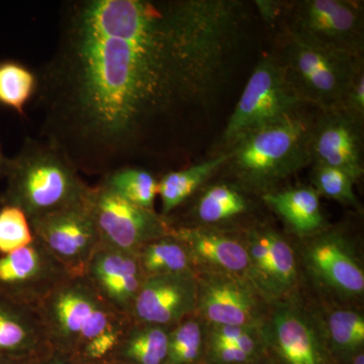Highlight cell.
I'll list each match as a JSON object with an SVG mask.
<instances>
[{"label":"cell","mask_w":364,"mask_h":364,"mask_svg":"<svg viewBox=\"0 0 364 364\" xmlns=\"http://www.w3.org/2000/svg\"><path fill=\"white\" fill-rule=\"evenodd\" d=\"M240 0H70L37 71L39 138L79 172L186 159L256 45Z\"/></svg>","instance_id":"obj_1"},{"label":"cell","mask_w":364,"mask_h":364,"mask_svg":"<svg viewBox=\"0 0 364 364\" xmlns=\"http://www.w3.org/2000/svg\"><path fill=\"white\" fill-rule=\"evenodd\" d=\"M53 350L72 364L116 363L129 316L98 296L85 277H68L38 306Z\"/></svg>","instance_id":"obj_2"},{"label":"cell","mask_w":364,"mask_h":364,"mask_svg":"<svg viewBox=\"0 0 364 364\" xmlns=\"http://www.w3.org/2000/svg\"><path fill=\"white\" fill-rule=\"evenodd\" d=\"M305 107L242 136L228 148L222 169L246 193L263 196L312 165L311 134L316 112Z\"/></svg>","instance_id":"obj_3"},{"label":"cell","mask_w":364,"mask_h":364,"mask_svg":"<svg viewBox=\"0 0 364 364\" xmlns=\"http://www.w3.org/2000/svg\"><path fill=\"white\" fill-rule=\"evenodd\" d=\"M6 179L0 205L21 208L30 221L82 203L90 188L70 160L39 136H28L11 158Z\"/></svg>","instance_id":"obj_4"},{"label":"cell","mask_w":364,"mask_h":364,"mask_svg":"<svg viewBox=\"0 0 364 364\" xmlns=\"http://www.w3.org/2000/svg\"><path fill=\"white\" fill-rule=\"evenodd\" d=\"M272 54L301 102L318 111L339 107L349 83L363 65L353 56L305 42L277 28Z\"/></svg>","instance_id":"obj_5"},{"label":"cell","mask_w":364,"mask_h":364,"mask_svg":"<svg viewBox=\"0 0 364 364\" xmlns=\"http://www.w3.org/2000/svg\"><path fill=\"white\" fill-rule=\"evenodd\" d=\"M305 42L363 56V1L296 0L287 2L277 28Z\"/></svg>","instance_id":"obj_6"},{"label":"cell","mask_w":364,"mask_h":364,"mask_svg":"<svg viewBox=\"0 0 364 364\" xmlns=\"http://www.w3.org/2000/svg\"><path fill=\"white\" fill-rule=\"evenodd\" d=\"M305 107L308 105L291 90L274 55L269 53L261 57L223 132L225 150L250 132L275 123Z\"/></svg>","instance_id":"obj_7"},{"label":"cell","mask_w":364,"mask_h":364,"mask_svg":"<svg viewBox=\"0 0 364 364\" xmlns=\"http://www.w3.org/2000/svg\"><path fill=\"white\" fill-rule=\"evenodd\" d=\"M263 332L268 358L274 364H334L320 310L299 294L270 304Z\"/></svg>","instance_id":"obj_8"},{"label":"cell","mask_w":364,"mask_h":364,"mask_svg":"<svg viewBox=\"0 0 364 364\" xmlns=\"http://www.w3.org/2000/svg\"><path fill=\"white\" fill-rule=\"evenodd\" d=\"M301 240L299 264L318 291L340 303L363 299V263L353 241L344 230L326 228Z\"/></svg>","instance_id":"obj_9"},{"label":"cell","mask_w":364,"mask_h":364,"mask_svg":"<svg viewBox=\"0 0 364 364\" xmlns=\"http://www.w3.org/2000/svg\"><path fill=\"white\" fill-rule=\"evenodd\" d=\"M102 245L138 253L148 242L172 232L169 218L127 202L97 183L86 196Z\"/></svg>","instance_id":"obj_10"},{"label":"cell","mask_w":364,"mask_h":364,"mask_svg":"<svg viewBox=\"0 0 364 364\" xmlns=\"http://www.w3.org/2000/svg\"><path fill=\"white\" fill-rule=\"evenodd\" d=\"M249 267L247 279L267 303L298 294L301 268L298 252L277 230L256 225L244 232Z\"/></svg>","instance_id":"obj_11"},{"label":"cell","mask_w":364,"mask_h":364,"mask_svg":"<svg viewBox=\"0 0 364 364\" xmlns=\"http://www.w3.org/2000/svg\"><path fill=\"white\" fill-rule=\"evenodd\" d=\"M196 313L210 325L263 326L270 304L246 277L198 270Z\"/></svg>","instance_id":"obj_12"},{"label":"cell","mask_w":364,"mask_h":364,"mask_svg":"<svg viewBox=\"0 0 364 364\" xmlns=\"http://www.w3.org/2000/svg\"><path fill=\"white\" fill-rule=\"evenodd\" d=\"M33 234L73 277H85L100 238L85 202L31 220Z\"/></svg>","instance_id":"obj_13"},{"label":"cell","mask_w":364,"mask_h":364,"mask_svg":"<svg viewBox=\"0 0 364 364\" xmlns=\"http://www.w3.org/2000/svg\"><path fill=\"white\" fill-rule=\"evenodd\" d=\"M42 242L0 256V294L38 308L40 304L70 277Z\"/></svg>","instance_id":"obj_14"},{"label":"cell","mask_w":364,"mask_h":364,"mask_svg":"<svg viewBox=\"0 0 364 364\" xmlns=\"http://www.w3.org/2000/svg\"><path fill=\"white\" fill-rule=\"evenodd\" d=\"M363 124L336 107L317 111L311 134L313 165L344 170L356 181L363 176Z\"/></svg>","instance_id":"obj_15"},{"label":"cell","mask_w":364,"mask_h":364,"mask_svg":"<svg viewBox=\"0 0 364 364\" xmlns=\"http://www.w3.org/2000/svg\"><path fill=\"white\" fill-rule=\"evenodd\" d=\"M196 273L146 277L136 294L130 318L136 322L172 328L196 311Z\"/></svg>","instance_id":"obj_16"},{"label":"cell","mask_w":364,"mask_h":364,"mask_svg":"<svg viewBox=\"0 0 364 364\" xmlns=\"http://www.w3.org/2000/svg\"><path fill=\"white\" fill-rule=\"evenodd\" d=\"M85 277L102 301L129 317L146 279L136 254L102 244L91 257Z\"/></svg>","instance_id":"obj_17"},{"label":"cell","mask_w":364,"mask_h":364,"mask_svg":"<svg viewBox=\"0 0 364 364\" xmlns=\"http://www.w3.org/2000/svg\"><path fill=\"white\" fill-rule=\"evenodd\" d=\"M172 233L186 245L196 272L214 270L247 279L249 259L243 235L208 226H174Z\"/></svg>","instance_id":"obj_18"},{"label":"cell","mask_w":364,"mask_h":364,"mask_svg":"<svg viewBox=\"0 0 364 364\" xmlns=\"http://www.w3.org/2000/svg\"><path fill=\"white\" fill-rule=\"evenodd\" d=\"M50 350L38 308L0 294V356L39 358Z\"/></svg>","instance_id":"obj_19"},{"label":"cell","mask_w":364,"mask_h":364,"mask_svg":"<svg viewBox=\"0 0 364 364\" xmlns=\"http://www.w3.org/2000/svg\"><path fill=\"white\" fill-rule=\"evenodd\" d=\"M261 198L299 238H308L328 228L320 195L313 186L277 189Z\"/></svg>","instance_id":"obj_20"},{"label":"cell","mask_w":364,"mask_h":364,"mask_svg":"<svg viewBox=\"0 0 364 364\" xmlns=\"http://www.w3.org/2000/svg\"><path fill=\"white\" fill-rule=\"evenodd\" d=\"M228 160L227 151L179 170H170L158 181V196L161 200V215L168 218L205 186V182L221 171Z\"/></svg>","instance_id":"obj_21"},{"label":"cell","mask_w":364,"mask_h":364,"mask_svg":"<svg viewBox=\"0 0 364 364\" xmlns=\"http://www.w3.org/2000/svg\"><path fill=\"white\" fill-rule=\"evenodd\" d=\"M320 310V309H318ZM328 350L334 364L364 350V315L354 306H334L320 311Z\"/></svg>","instance_id":"obj_22"},{"label":"cell","mask_w":364,"mask_h":364,"mask_svg":"<svg viewBox=\"0 0 364 364\" xmlns=\"http://www.w3.org/2000/svg\"><path fill=\"white\" fill-rule=\"evenodd\" d=\"M200 191L191 210L196 224L191 226L217 227L250 212L246 193L232 182H218Z\"/></svg>","instance_id":"obj_23"},{"label":"cell","mask_w":364,"mask_h":364,"mask_svg":"<svg viewBox=\"0 0 364 364\" xmlns=\"http://www.w3.org/2000/svg\"><path fill=\"white\" fill-rule=\"evenodd\" d=\"M170 329L132 320L117 348L116 363L166 364Z\"/></svg>","instance_id":"obj_24"},{"label":"cell","mask_w":364,"mask_h":364,"mask_svg":"<svg viewBox=\"0 0 364 364\" xmlns=\"http://www.w3.org/2000/svg\"><path fill=\"white\" fill-rule=\"evenodd\" d=\"M146 277L196 273L188 249L173 233L148 242L136 253Z\"/></svg>","instance_id":"obj_25"},{"label":"cell","mask_w":364,"mask_h":364,"mask_svg":"<svg viewBox=\"0 0 364 364\" xmlns=\"http://www.w3.org/2000/svg\"><path fill=\"white\" fill-rule=\"evenodd\" d=\"M158 181L159 179L145 167L127 166L100 177L98 183L127 202L154 210Z\"/></svg>","instance_id":"obj_26"},{"label":"cell","mask_w":364,"mask_h":364,"mask_svg":"<svg viewBox=\"0 0 364 364\" xmlns=\"http://www.w3.org/2000/svg\"><path fill=\"white\" fill-rule=\"evenodd\" d=\"M208 323L195 313L170 329L166 364H203Z\"/></svg>","instance_id":"obj_27"},{"label":"cell","mask_w":364,"mask_h":364,"mask_svg":"<svg viewBox=\"0 0 364 364\" xmlns=\"http://www.w3.org/2000/svg\"><path fill=\"white\" fill-rule=\"evenodd\" d=\"M37 90V72L14 60L0 61V105L25 117Z\"/></svg>","instance_id":"obj_28"},{"label":"cell","mask_w":364,"mask_h":364,"mask_svg":"<svg viewBox=\"0 0 364 364\" xmlns=\"http://www.w3.org/2000/svg\"><path fill=\"white\" fill-rule=\"evenodd\" d=\"M263 326L236 341L208 345L203 364H247L267 355Z\"/></svg>","instance_id":"obj_29"},{"label":"cell","mask_w":364,"mask_h":364,"mask_svg":"<svg viewBox=\"0 0 364 364\" xmlns=\"http://www.w3.org/2000/svg\"><path fill=\"white\" fill-rule=\"evenodd\" d=\"M313 188L320 196L336 200L342 205L358 208V196L354 193L355 179L344 170L325 165H313Z\"/></svg>","instance_id":"obj_30"},{"label":"cell","mask_w":364,"mask_h":364,"mask_svg":"<svg viewBox=\"0 0 364 364\" xmlns=\"http://www.w3.org/2000/svg\"><path fill=\"white\" fill-rule=\"evenodd\" d=\"M30 220L21 208L0 207V256L26 247L35 240Z\"/></svg>","instance_id":"obj_31"},{"label":"cell","mask_w":364,"mask_h":364,"mask_svg":"<svg viewBox=\"0 0 364 364\" xmlns=\"http://www.w3.org/2000/svg\"><path fill=\"white\" fill-rule=\"evenodd\" d=\"M339 107L363 124L364 122V66L353 76Z\"/></svg>","instance_id":"obj_32"},{"label":"cell","mask_w":364,"mask_h":364,"mask_svg":"<svg viewBox=\"0 0 364 364\" xmlns=\"http://www.w3.org/2000/svg\"><path fill=\"white\" fill-rule=\"evenodd\" d=\"M36 364H72L70 359L65 354L56 350L48 351L45 355L41 356Z\"/></svg>","instance_id":"obj_33"},{"label":"cell","mask_w":364,"mask_h":364,"mask_svg":"<svg viewBox=\"0 0 364 364\" xmlns=\"http://www.w3.org/2000/svg\"><path fill=\"white\" fill-rule=\"evenodd\" d=\"M39 358H14L0 356V364H36Z\"/></svg>","instance_id":"obj_34"},{"label":"cell","mask_w":364,"mask_h":364,"mask_svg":"<svg viewBox=\"0 0 364 364\" xmlns=\"http://www.w3.org/2000/svg\"><path fill=\"white\" fill-rule=\"evenodd\" d=\"M9 164H11V158L6 156L4 149H2L1 143H0V179L6 177Z\"/></svg>","instance_id":"obj_35"},{"label":"cell","mask_w":364,"mask_h":364,"mask_svg":"<svg viewBox=\"0 0 364 364\" xmlns=\"http://www.w3.org/2000/svg\"><path fill=\"white\" fill-rule=\"evenodd\" d=\"M341 364H364V350L359 351L358 353L354 354L350 358Z\"/></svg>","instance_id":"obj_36"},{"label":"cell","mask_w":364,"mask_h":364,"mask_svg":"<svg viewBox=\"0 0 364 364\" xmlns=\"http://www.w3.org/2000/svg\"><path fill=\"white\" fill-rule=\"evenodd\" d=\"M247 364H274V363H273V361L272 360V359L268 358V355H265V356H263V358L257 359V360L252 361V363H247Z\"/></svg>","instance_id":"obj_37"},{"label":"cell","mask_w":364,"mask_h":364,"mask_svg":"<svg viewBox=\"0 0 364 364\" xmlns=\"http://www.w3.org/2000/svg\"><path fill=\"white\" fill-rule=\"evenodd\" d=\"M109 364H123V363H109Z\"/></svg>","instance_id":"obj_38"}]
</instances>
